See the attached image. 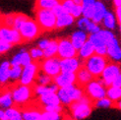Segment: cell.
<instances>
[{
  "label": "cell",
  "mask_w": 121,
  "mask_h": 120,
  "mask_svg": "<svg viewBox=\"0 0 121 120\" xmlns=\"http://www.w3.org/2000/svg\"><path fill=\"white\" fill-rule=\"evenodd\" d=\"M116 38L115 34L112 31L101 29L99 32L89 35V40L93 43L95 53L99 55L106 56L107 54V44Z\"/></svg>",
  "instance_id": "1"
},
{
  "label": "cell",
  "mask_w": 121,
  "mask_h": 120,
  "mask_svg": "<svg viewBox=\"0 0 121 120\" xmlns=\"http://www.w3.org/2000/svg\"><path fill=\"white\" fill-rule=\"evenodd\" d=\"M69 107L71 116L74 120H85L91 115L94 105L93 101L85 94L80 100L73 103Z\"/></svg>",
  "instance_id": "2"
},
{
  "label": "cell",
  "mask_w": 121,
  "mask_h": 120,
  "mask_svg": "<svg viewBox=\"0 0 121 120\" xmlns=\"http://www.w3.org/2000/svg\"><path fill=\"white\" fill-rule=\"evenodd\" d=\"M108 63H109V60L106 56L99 55L95 53L93 56H91L86 61H84L83 65L93 75L95 79H96V78H99L101 76L102 72H104Z\"/></svg>",
  "instance_id": "3"
},
{
  "label": "cell",
  "mask_w": 121,
  "mask_h": 120,
  "mask_svg": "<svg viewBox=\"0 0 121 120\" xmlns=\"http://www.w3.org/2000/svg\"><path fill=\"white\" fill-rule=\"evenodd\" d=\"M19 33L23 39V41H32L39 38L42 33V30L39 26L35 19L28 17L27 19L22 23V25L19 28Z\"/></svg>",
  "instance_id": "4"
},
{
  "label": "cell",
  "mask_w": 121,
  "mask_h": 120,
  "mask_svg": "<svg viewBox=\"0 0 121 120\" xmlns=\"http://www.w3.org/2000/svg\"><path fill=\"white\" fill-rule=\"evenodd\" d=\"M57 18L52 10L35 9V21L42 30V32H51L56 29Z\"/></svg>",
  "instance_id": "5"
},
{
  "label": "cell",
  "mask_w": 121,
  "mask_h": 120,
  "mask_svg": "<svg viewBox=\"0 0 121 120\" xmlns=\"http://www.w3.org/2000/svg\"><path fill=\"white\" fill-rule=\"evenodd\" d=\"M85 94L93 101L100 99L102 98L106 97V91L107 88L105 87L104 83L102 82L100 78L94 79L92 82H90L88 85L84 88Z\"/></svg>",
  "instance_id": "6"
},
{
  "label": "cell",
  "mask_w": 121,
  "mask_h": 120,
  "mask_svg": "<svg viewBox=\"0 0 121 120\" xmlns=\"http://www.w3.org/2000/svg\"><path fill=\"white\" fill-rule=\"evenodd\" d=\"M12 98H13L14 103L17 106H22L27 104L33 98V87L25 86L22 84H17L11 90Z\"/></svg>",
  "instance_id": "7"
},
{
  "label": "cell",
  "mask_w": 121,
  "mask_h": 120,
  "mask_svg": "<svg viewBox=\"0 0 121 120\" xmlns=\"http://www.w3.org/2000/svg\"><path fill=\"white\" fill-rule=\"evenodd\" d=\"M39 72V63L38 62H32L28 66L23 67L22 76L20 78L19 83L25 86L33 87L35 83V79Z\"/></svg>",
  "instance_id": "8"
},
{
  "label": "cell",
  "mask_w": 121,
  "mask_h": 120,
  "mask_svg": "<svg viewBox=\"0 0 121 120\" xmlns=\"http://www.w3.org/2000/svg\"><path fill=\"white\" fill-rule=\"evenodd\" d=\"M78 56V50L75 48L69 38H61L58 39V52L59 59H67Z\"/></svg>",
  "instance_id": "9"
},
{
  "label": "cell",
  "mask_w": 121,
  "mask_h": 120,
  "mask_svg": "<svg viewBox=\"0 0 121 120\" xmlns=\"http://www.w3.org/2000/svg\"><path fill=\"white\" fill-rule=\"evenodd\" d=\"M121 72V66L119 63L116 62H110L107 64L105 69L102 72L101 76L99 77L102 80V82L104 83V85L106 88L110 87L113 85L114 81L117 78V76L120 74Z\"/></svg>",
  "instance_id": "10"
},
{
  "label": "cell",
  "mask_w": 121,
  "mask_h": 120,
  "mask_svg": "<svg viewBox=\"0 0 121 120\" xmlns=\"http://www.w3.org/2000/svg\"><path fill=\"white\" fill-rule=\"evenodd\" d=\"M39 70L54 79L57 75L61 73L60 59L58 57L43 59L41 62H39Z\"/></svg>",
  "instance_id": "11"
},
{
  "label": "cell",
  "mask_w": 121,
  "mask_h": 120,
  "mask_svg": "<svg viewBox=\"0 0 121 120\" xmlns=\"http://www.w3.org/2000/svg\"><path fill=\"white\" fill-rule=\"evenodd\" d=\"M0 39L11 45H17L23 43V39L19 31L6 26H2L0 29Z\"/></svg>",
  "instance_id": "12"
},
{
  "label": "cell",
  "mask_w": 121,
  "mask_h": 120,
  "mask_svg": "<svg viewBox=\"0 0 121 120\" xmlns=\"http://www.w3.org/2000/svg\"><path fill=\"white\" fill-rule=\"evenodd\" d=\"M76 26L79 30H82V31L86 32L87 34H95L99 32L100 30L102 29L100 25L96 24L95 22H93L91 19H88V18H85V17H81L79 19H77L76 21Z\"/></svg>",
  "instance_id": "13"
},
{
  "label": "cell",
  "mask_w": 121,
  "mask_h": 120,
  "mask_svg": "<svg viewBox=\"0 0 121 120\" xmlns=\"http://www.w3.org/2000/svg\"><path fill=\"white\" fill-rule=\"evenodd\" d=\"M82 66H83V61L78 57L60 59L61 72H65V73H77V71Z\"/></svg>",
  "instance_id": "14"
},
{
  "label": "cell",
  "mask_w": 121,
  "mask_h": 120,
  "mask_svg": "<svg viewBox=\"0 0 121 120\" xmlns=\"http://www.w3.org/2000/svg\"><path fill=\"white\" fill-rule=\"evenodd\" d=\"M107 54L106 57L110 62L119 63L121 61V44L117 37L107 44Z\"/></svg>",
  "instance_id": "15"
},
{
  "label": "cell",
  "mask_w": 121,
  "mask_h": 120,
  "mask_svg": "<svg viewBox=\"0 0 121 120\" xmlns=\"http://www.w3.org/2000/svg\"><path fill=\"white\" fill-rule=\"evenodd\" d=\"M32 62L33 60L30 55V52L26 48H21L19 51L15 53L10 60L11 66H22V67L28 66Z\"/></svg>",
  "instance_id": "16"
},
{
  "label": "cell",
  "mask_w": 121,
  "mask_h": 120,
  "mask_svg": "<svg viewBox=\"0 0 121 120\" xmlns=\"http://www.w3.org/2000/svg\"><path fill=\"white\" fill-rule=\"evenodd\" d=\"M53 82L60 88H68L70 86H73L77 84L76 73H65L61 72L59 75H57L53 79Z\"/></svg>",
  "instance_id": "17"
},
{
  "label": "cell",
  "mask_w": 121,
  "mask_h": 120,
  "mask_svg": "<svg viewBox=\"0 0 121 120\" xmlns=\"http://www.w3.org/2000/svg\"><path fill=\"white\" fill-rule=\"evenodd\" d=\"M69 39L71 40V43H73V45L75 46V48L77 50H79L84 45V43L89 40V34L78 29L70 34Z\"/></svg>",
  "instance_id": "18"
},
{
  "label": "cell",
  "mask_w": 121,
  "mask_h": 120,
  "mask_svg": "<svg viewBox=\"0 0 121 120\" xmlns=\"http://www.w3.org/2000/svg\"><path fill=\"white\" fill-rule=\"evenodd\" d=\"M107 11H108L107 7L104 3V1H102V0H96L95 5V13L92 18V21L100 25L105 14L107 13Z\"/></svg>",
  "instance_id": "19"
},
{
  "label": "cell",
  "mask_w": 121,
  "mask_h": 120,
  "mask_svg": "<svg viewBox=\"0 0 121 120\" xmlns=\"http://www.w3.org/2000/svg\"><path fill=\"white\" fill-rule=\"evenodd\" d=\"M76 78H77V85H79L83 88H85L90 82H92L95 79L93 75L87 70V68L84 65L77 71Z\"/></svg>",
  "instance_id": "20"
},
{
  "label": "cell",
  "mask_w": 121,
  "mask_h": 120,
  "mask_svg": "<svg viewBox=\"0 0 121 120\" xmlns=\"http://www.w3.org/2000/svg\"><path fill=\"white\" fill-rule=\"evenodd\" d=\"M56 18H57V20H56V29L57 30H62L65 28L71 27L76 23L75 18L70 13H67V12H64V13L57 16Z\"/></svg>",
  "instance_id": "21"
},
{
  "label": "cell",
  "mask_w": 121,
  "mask_h": 120,
  "mask_svg": "<svg viewBox=\"0 0 121 120\" xmlns=\"http://www.w3.org/2000/svg\"><path fill=\"white\" fill-rule=\"evenodd\" d=\"M117 18H116V15L114 12L112 11H107V13L105 14L104 20L101 22V27L102 29H105V30H109V31H114L117 27Z\"/></svg>",
  "instance_id": "22"
},
{
  "label": "cell",
  "mask_w": 121,
  "mask_h": 120,
  "mask_svg": "<svg viewBox=\"0 0 121 120\" xmlns=\"http://www.w3.org/2000/svg\"><path fill=\"white\" fill-rule=\"evenodd\" d=\"M39 103L42 105V107L61 104L58 95H57V93H47L43 95H41V97H39Z\"/></svg>",
  "instance_id": "23"
},
{
  "label": "cell",
  "mask_w": 121,
  "mask_h": 120,
  "mask_svg": "<svg viewBox=\"0 0 121 120\" xmlns=\"http://www.w3.org/2000/svg\"><path fill=\"white\" fill-rule=\"evenodd\" d=\"M95 53V47L93 45V43H91L90 40L86 41L84 43V45L81 47V48L78 50V58L81 59L82 61H86L88 58H90L91 56H93Z\"/></svg>",
  "instance_id": "24"
},
{
  "label": "cell",
  "mask_w": 121,
  "mask_h": 120,
  "mask_svg": "<svg viewBox=\"0 0 121 120\" xmlns=\"http://www.w3.org/2000/svg\"><path fill=\"white\" fill-rule=\"evenodd\" d=\"M64 89L66 90V92H67L68 95L70 97L71 100L73 101V103L80 100L85 95L84 88L79 86V85H77V84H75V85H73V86H70L68 88H64Z\"/></svg>",
  "instance_id": "25"
},
{
  "label": "cell",
  "mask_w": 121,
  "mask_h": 120,
  "mask_svg": "<svg viewBox=\"0 0 121 120\" xmlns=\"http://www.w3.org/2000/svg\"><path fill=\"white\" fill-rule=\"evenodd\" d=\"M10 60H3L0 62V84L1 85H5L10 81Z\"/></svg>",
  "instance_id": "26"
},
{
  "label": "cell",
  "mask_w": 121,
  "mask_h": 120,
  "mask_svg": "<svg viewBox=\"0 0 121 120\" xmlns=\"http://www.w3.org/2000/svg\"><path fill=\"white\" fill-rule=\"evenodd\" d=\"M14 100L12 98L11 91H6L0 94V108L8 109L14 106Z\"/></svg>",
  "instance_id": "27"
},
{
  "label": "cell",
  "mask_w": 121,
  "mask_h": 120,
  "mask_svg": "<svg viewBox=\"0 0 121 120\" xmlns=\"http://www.w3.org/2000/svg\"><path fill=\"white\" fill-rule=\"evenodd\" d=\"M96 0H83L82 8H83V17L91 19L95 13V5Z\"/></svg>",
  "instance_id": "28"
},
{
  "label": "cell",
  "mask_w": 121,
  "mask_h": 120,
  "mask_svg": "<svg viewBox=\"0 0 121 120\" xmlns=\"http://www.w3.org/2000/svg\"><path fill=\"white\" fill-rule=\"evenodd\" d=\"M57 52H58V39H50L48 46L43 50L44 59L57 57Z\"/></svg>",
  "instance_id": "29"
},
{
  "label": "cell",
  "mask_w": 121,
  "mask_h": 120,
  "mask_svg": "<svg viewBox=\"0 0 121 120\" xmlns=\"http://www.w3.org/2000/svg\"><path fill=\"white\" fill-rule=\"evenodd\" d=\"M59 3V0H35V9L52 10Z\"/></svg>",
  "instance_id": "30"
},
{
  "label": "cell",
  "mask_w": 121,
  "mask_h": 120,
  "mask_svg": "<svg viewBox=\"0 0 121 120\" xmlns=\"http://www.w3.org/2000/svg\"><path fill=\"white\" fill-rule=\"evenodd\" d=\"M24 120H43L42 110L38 109H25L23 110Z\"/></svg>",
  "instance_id": "31"
},
{
  "label": "cell",
  "mask_w": 121,
  "mask_h": 120,
  "mask_svg": "<svg viewBox=\"0 0 121 120\" xmlns=\"http://www.w3.org/2000/svg\"><path fill=\"white\" fill-rule=\"evenodd\" d=\"M106 97L111 99L114 103H117L118 100L121 99V88L115 86L108 87L106 91Z\"/></svg>",
  "instance_id": "32"
},
{
  "label": "cell",
  "mask_w": 121,
  "mask_h": 120,
  "mask_svg": "<svg viewBox=\"0 0 121 120\" xmlns=\"http://www.w3.org/2000/svg\"><path fill=\"white\" fill-rule=\"evenodd\" d=\"M5 111L8 120H24L23 110H21L18 106H13L11 108L6 109Z\"/></svg>",
  "instance_id": "33"
},
{
  "label": "cell",
  "mask_w": 121,
  "mask_h": 120,
  "mask_svg": "<svg viewBox=\"0 0 121 120\" xmlns=\"http://www.w3.org/2000/svg\"><path fill=\"white\" fill-rule=\"evenodd\" d=\"M53 83V78H51L50 76L46 75L43 72H41L39 70V74L37 76V79H35V85H39V86H48L50 84Z\"/></svg>",
  "instance_id": "34"
},
{
  "label": "cell",
  "mask_w": 121,
  "mask_h": 120,
  "mask_svg": "<svg viewBox=\"0 0 121 120\" xmlns=\"http://www.w3.org/2000/svg\"><path fill=\"white\" fill-rule=\"evenodd\" d=\"M93 105L95 108H101V109H106V108H110L114 105V103L109 99L107 97L102 98L100 99H98L93 103Z\"/></svg>",
  "instance_id": "35"
},
{
  "label": "cell",
  "mask_w": 121,
  "mask_h": 120,
  "mask_svg": "<svg viewBox=\"0 0 121 120\" xmlns=\"http://www.w3.org/2000/svg\"><path fill=\"white\" fill-rule=\"evenodd\" d=\"M29 52H30V55H31L32 60H33L34 62H38V63H39V62H41L42 60L44 59L43 50L40 49L39 47H38V46H34V47H32V48L29 50Z\"/></svg>",
  "instance_id": "36"
},
{
  "label": "cell",
  "mask_w": 121,
  "mask_h": 120,
  "mask_svg": "<svg viewBox=\"0 0 121 120\" xmlns=\"http://www.w3.org/2000/svg\"><path fill=\"white\" fill-rule=\"evenodd\" d=\"M57 95L59 98L60 103H61L63 106H70L72 103H73V101L71 100L70 97L68 95L67 92H66V90L64 88H60L57 91Z\"/></svg>",
  "instance_id": "37"
},
{
  "label": "cell",
  "mask_w": 121,
  "mask_h": 120,
  "mask_svg": "<svg viewBox=\"0 0 121 120\" xmlns=\"http://www.w3.org/2000/svg\"><path fill=\"white\" fill-rule=\"evenodd\" d=\"M23 67L22 66H11L10 71V81L12 82H19L22 76Z\"/></svg>",
  "instance_id": "38"
},
{
  "label": "cell",
  "mask_w": 121,
  "mask_h": 120,
  "mask_svg": "<svg viewBox=\"0 0 121 120\" xmlns=\"http://www.w3.org/2000/svg\"><path fill=\"white\" fill-rule=\"evenodd\" d=\"M42 117L44 120H64L63 112H49L42 110Z\"/></svg>",
  "instance_id": "39"
},
{
  "label": "cell",
  "mask_w": 121,
  "mask_h": 120,
  "mask_svg": "<svg viewBox=\"0 0 121 120\" xmlns=\"http://www.w3.org/2000/svg\"><path fill=\"white\" fill-rule=\"evenodd\" d=\"M14 21H15V14H7V15H4L1 17L2 26L13 28L14 27Z\"/></svg>",
  "instance_id": "40"
},
{
  "label": "cell",
  "mask_w": 121,
  "mask_h": 120,
  "mask_svg": "<svg viewBox=\"0 0 121 120\" xmlns=\"http://www.w3.org/2000/svg\"><path fill=\"white\" fill-rule=\"evenodd\" d=\"M70 14L73 16L75 19H79L83 16V8H82V5H77L75 4L74 7L72 8Z\"/></svg>",
  "instance_id": "41"
},
{
  "label": "cell",
  "mask_w": 121,
  "mask_h": 120,
  "mask_svg": "<svg viewBox=\"0 0 121 120\" xmlns=\"http://www.w3.org/2000/svg\"><path fill=\"white\" fill-rule=\"evenodd\" d=\"M28 18L27 15H24V14H15V21H14V29L16 30H19L20 26L22 25V23L25 21Z\"/></svg>",
  "instance_id": "42"
},
{
  "label": "cell",
  "mask_w": 121,
  "mask_h": 120,
  "mask_svg": "<svg viewBox=\"0 0 121 120\" xmlns=\"http://www.w3.org/2000/svg\"><path fill=\"white\" fill-rule=\"evenodd\" d=\"M64 106L62 104L60 105H53V106H44L42 107L43 111H49V112H63Z\"/></svg>",
  "instance_id": "43"
},
{
  "label": "cell",
  "mask_w": 121,
  "mask_h": 120,
  "mask_svg": "<svg viewBox=\"0 0 121 120\" xmlns=\"http://www.w3.org/2000/svg\"><path fill=\"white\" fill-rule=\"evenodd\" d=\"M12 47H13V45H11L0 39V54H4V53L8 52L9 50H11Z\"/></svg>",
  "instance_id": "44"
},
{
  "label": "cell",
  "mask_w": 121,
  "mask_h": 120,
  "mask_svg": "<svg viewBox=\"0 0 121 120\" xmlns=\"http://www.w3.org/2000/svg\"><path fill=\"white\" fill-rule=\"evenodd\" d=\"M61 4L63 6L65 12H67V13H70L72 8H73L74 5H75V3L73 2V0H65V1L61 2Z\"/></svg>",
  "instance_id": "45"
},
{
  "label": "cell",
  "mask_w": 121,
  "mask_h": 120,
  "mask_svg": "<svg viewBox=\"0 0 121 120\" xmlns=\"http://www.w3.org/2000/svg\"><path fill=\"white\" fill-rule=\"evenodd\" d=\"M49 43H50V39H39V41H38V47H39L40 49H42V50H44L46 47L48 46V44H49Z\"/></svg>",
  "instance_id": "46"
},
{
  "label": "cell",
  "mask_w": 121,
  "mask_h": 120,
  "mask_svg": "<svg viewBox=\"0 0 121 120\" xmlns=\"http://www.w3.org/2000/svg\"><path fill=\"white\" fill-rule=\"evenodd\" d=\"M52 12H53L54 15H55L56 17H57V16H59V15H61L62 13H64L65 10H64V8H63V6H62L61 2H60L58 5H56L55 7H54V8L52 9Z\"/></svg>",
  "instance_id": "47"
},
{
  "label": "cell",
  "mask_w": 121,
  "mask_h": 120,
  "mask_svg": "<svg viewBox=\"0 0 121 120\" xmlns=\"http://www.w3.org/2000/svg\"><path fill=\"white\" fill-rule=\"evenodd\" d=\"M114 13L116 15L117 18V22H118V26H121V6L120 7H116L114 10Z\"/></svg>",
  "instance_id": "48"
},
{
  "label": "cell",
  "mask_w": 121,
  "mask_h": 120,
  "mask_svg": "<svg viewBox=\"0 0 121 120\" xmlns=\"http://www.w3.org/2000/svg\"><path fill=\"white\" fill-rule=\"evenodd\" d=\"M112 86H115V87H119L121 88V72H120V74L117 76V78L115 79V81H114L113 83V85Z\"/></svg>",
  "instance_id": "49"
},
{
  "label": "cell",
  "mask_w": 121,
  "mask_h": 120,
  "mask_svg": "<svg viewBox=\"0 0 121 120\" xmlns=\"http://www.w3.org/2000/svg\"><path fill=\"white\" fill-rule=\"evenodd\" d=\"M0 120H8L7 116H6L5 109H2V108H0Z\"/></svg>",
  "instance_id": "50"
},
{
  "label": "cell",
  "mask_w": 121,
  "mask_h": 120,
  "mask_svg": "<svg viewBox=\"0 0 121 120\" xmlns=\"http://www.w3.org/2000/svg\"><path fill=\"white\" fill-rule=\"evenodd\" d=\"M113 5L116 7H120L121 6V0H113Z\"/></svg>",
  "instance_id": "51"
},
{
  "label": "cell",
  "mask_w": 121,
  "mask_h": 120,
  "mask_svg": "<svg viewBox=\"0 0 121 120\" xmlns=\"http://www.w3.org/2000/svg\"><path fill=\"white\" fill-rule=\"evenodd\" d=\"M114 105H116V107H117V108H118L119 110H121V99H120V100H118L117 103H114Z\"/></svg>",
  "instance_id": "52"
},
{
  "label": "cell",
  "mask_w": 121,
  "mask_h": 120,
  "mask_svg": "<svg viewBox=\"0 0 121 120\" xmlns=\"http://www.w3.org/2000/svg\"><path fill=\"white\" fill-rule=\"evenodd\" d=\"M73 2H74L75 4H77V5H82L83 0H73Z\"/></svg>",
  "instance_id": "53"
},
{
  "label": "cell",
  "mask_w": 121,
  "mask_h": 120,
  "mask_svg": "<svg viewBox=\"0 0 121 120\" xmlns=\"http://www.w3.org/2000/svg\"><path fill=\"white\" fill-rule=\"evenodd\" d=\"M2 27V22H1V17H0V29Z\"/></svg>",
  "instance_id": "54"
},
{
  "label": "cell",
  "mask_w": 121,
  "mask_h": 120,
  "mask_svg": "<svg viewBox=\"0 0 121 120\" xmlns=\"http://www.w3.org/2000/svg\"><path fill=\"white\" fill-rule=\"evenodd\" d=\"M59 1H60V2H63V1H65V0H59Z\"/></svg>",
  "instance_id": "55"
},
{
  "label": "cell",
  "mask_w": 121,
  "mask_h": 120,
  "mask_svg": "<svg viewBox=\"0 0 121 120\" xmlns=\"http://www.w3.org/2000/svg\"><path fill=\"white\" fill-rule=\"evenodd\" d=\"M104 1H107L108 2V1H110V0H104Z\"/></svg>",
  "instance_id": "56"
},
{
  "label": "cell",
  "mask_w": 121,
  "mask_h": 120,
  "mask_svg": "<svg viewBox=\"0 0 121 120\" xmlns=\"http://www.w3.org/2000/svg\"><path fill=\"white\" fill-rule=\"evenodd\" d=\"M72 120H74V119H72Z\"/></svg>",
  "instance_id": "57"
},
{
  "label": "cell",
  "mask_w": 121,
  "mask_h": 120,
  "mask_svg": "<svg viewBox=\"0 0 121 120\" xmlns=\"http://www.w3.org/2000/svg\"><path fill=\"white\" fill-rule=\"evenodd\" d=\"M43 120H44V119H43Z\"/></svg>",
  "instance_id": "58"
}]
</instances>
